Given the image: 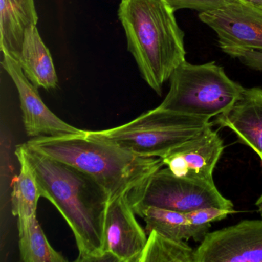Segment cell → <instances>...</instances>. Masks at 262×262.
<instances>
[{
    "label": "cell",
    "instance_id": "1",
    "mask_svg": "<svg viewBox=\"0 0 262 262\" xmlns=\"http://www.w3.org/2000/svg\"><path fill=\"white\" fill-rule=\"evenodd\" d=\"M34 172L41 197L48 199L71 228L77 245L76 261H108L105 220L110 202L107 191L86 173L33 149L16 147Z\"/></svg>",
    "mask_w": 262,
    "mask_h": 262
},
{
    "label": "cell",
    "instance_id": "2",
    "mask_svg": "<svg viewBox=\"0 0 262 262\" xmlns=\"http://www.w3.org/2000/svg\"><path fill=\"white\" fill-rule=\"evenodd\" d=\"M166 0H122L118 16L141 76L159 96L185 62V34Z\"/></svg>",
    "mask_w": 262,
    "mask_h": 262
},
{
    "label": "cell",
    "instance_id": "3",
    "mask_svg": "<svg viewBox=\"0 0 262 262\" xmlns=\"http://www.w3.org/2000/svg\"><path fill=\"white\" fill-rule=\"evenodd\" d=\"M27 143L93 177L107 191L110 201L129 193L164 165L161 158L137 156L85 130L70 136L33 138Z\"/></svg>",
    "mask_w": 262,
    "mask_h": 262
},
{
    "label": "cell",
    "instance_id": "4",
    "mask_svg": "<svg viewBox=\"0 0 262 262\" xmlns=\"http://www.w3.org/2000/svg\"><path fill=\"white\" fill-rule=\"evenodd\" d=\"M210 125H213L208 118L157 107L124 125L88 133L137 156L162 159Z\"/></svg>",
    "mask_w": 262,
    "mask_h": 262
},
{
    "label": "cell",
    "instance_id": "5",
    "mask_svg": "<svg viewBox=\"0 0 262 262\" xmlns=\"http://www.w3.org/2000/svg\"><path fill=\"white\" fill-rule=\"evenodd\" d=\"M169 80V91L159 108L210 119L229 110L245 90L214 62L194 65L185 61Z\"/></svg>",
    "mask_w": 262,
    "mask_h": 262
},
{
    "label": "cell",
    "instance_id": "6",
    "mask_svg": "<svg viewBox=\"0 0 262 262\" xmlns=\"http://www.w3.org/2000/svg\"><path fill=\"white\" fill-rule=\"evenodd\" d=\"M133 210L156 207L188 213L206 207L231 210L234 205L214 184L179 177L161 168L128 193Z\"/></svg>",
    "mask_w": 262,
    "mask_h": 262
},
{
    "label": "cell",
    "instance_id": "7",
    "mask_svg": "<svg viewBox=\"0 0 262 262\" xmlns=\"http://www.w3.org/2000/svg\"><path fill=\"white\" fill-rule=\"evenodd\" d=\"M199 19L215 32L221 49L229 56L262 51V9L236 0L219 10L200 13Z\"/></svg>",
    "mask_w": 262,
    "mask_h": 262
},
{
    "label": "cell",
    "instance_id": "8",
    "mask_svg": "<svg viewBox=\"0 0 262 262\" xmlns=\"http://www.w3.org/2000/svg\"><path fill=\"white\" fill-rule=\"evenodd\" d=\"M194 262H262V219L208 232L194 250Z\"/></svg>",
    "mask_w": 262,
    "mask_h": 262
},
{
    "label": "cell",
    "instance_id": "9",
    "mask_svg": "<svg viewBox=\"0 0 262 262\" xmlns=\"http://www.w3.org/2000/svg\"><path fill=\"white\" fill-rule=\"evenodd\" d=\"M1 65L14 82L19 93L27 136L32 139L42 136L57 137L79 134L84 131L64 122L46 105L38 88L27 79L18 61L4 55Z\"/></svg>",
    "mask_w": 262,
    "mask_h": 262
},
{
    "label": "cell",
    "instance_id": "10",
    "mask_svg": "<svg viewBox=\"0 0 262 262\" xmlns=\"http://www.w3.org/2000/svg\"><path fill=\"white\" fill-rule=\"evenodd\" d=\"M128 193L110 201L105 220V253L110 261L140 262L148 242L136 217Z\"/></svg>",
    "mask_w": 262,
    "mask_h": 262
},
{
    "label": "cell",
    "instance_id": "11",
    "mask_svg": "<svg viewBox=\"0 0 262 262\" xmlns=\"http://www.w3.org/2000/svg\"><path fill=\"white\" fill-rule=\"evenodd\" d=\"M212 125L162 158L164 165L179 177L214 184L213 173L225 149Z\"/></svg>",
    "mask_w": 262,
    "mask_h": 262
},
{
    "label": "cell",
    "instance_id": "12",
    "mask_svg": "<svg viewBox=\"0 0 262 262\" xmlns=\"http://www.w3.org/2000/svg\"><path fill=\"white\" fill-rule=\"evenodd\" d=\"M212 125L231 129L262 163V89H245L229 110L216 116Z\"/></svg>",
    "mask_w": 262,
    "mask_h": 262
},
{
    "label": "cell",
    "instance_id": "13",
    "mask_svg": "<svg viewBox=\"0 0 262 262\" xmlns=\"http://www.w3.org/2000/svg\"><path fill=\"white\" fill-rule=\"evenodd\" d=\"M34 0H0V49L3 55L19 60L26 33L36 27Z\"/></svg>",
    "mask_w": 262,
    "mask_h": 262
},
{
    "label": "cell",
    "instance_id": "14",
    "mask_svg": "<svg viewBox=\"0 0 262 262\" xmlns=\"http://www.w3.org/2000/svg\"><path fill=\"white\" fill-rule=\"evenodd\" d=\"M18 62L36 88L50 90L57 87L59 79L51 53L42 41L37 26L27 30Z\"/></svg>",
    "mask_w": 262,
    "mask_h": 262
},
{
    "label": "cell",
    "instance_id": "15",
    "mask_svg": "<svg viewBox=\"0 0 262 262\" xmlns=\"http://www.w3.org/2000/svg\"><path fill=\"white\" fill-rule=\"evenodd\" d=\"M134 211L145 222V230L148 234L155 230L176 240L188 241L192 238L201 243L211 228V225H193L186 213L179 211L156 207L139 208Z\"/></svg>",
    "mask_w": 262,
    "mask_h": 262
},
{
    "label": "cell",
    "instance_id": "16",
    "mask_svg": "<svg viewBox=\"0 0 262 262\" xmlns=\"http://www.w3.org/2000/svg\"><path fill=\"white\" fill-rule=\"evenodd\" d=\"M20 164L19 176L13 182L12 191V211L18 217V230L28 228L36 217L39 198V186L34 172L28 162L20 156H16Z\"/></svg>",
    "mask_w": 262,
    "mask_h": 262
},
{
    "label": "cell",
    "instance_id": "17",
    "mask_svg": "<svg viewBox=\"0 0 262 262\" xmlns=\"http://www.w3.org/2000/svg\"><path fill=\"white\" fill-rule=\"evenodd\" d=\"M140 262H194V250L185 241L176 240L152 230Z\"/></svg>",
    "mask_w": 262,
    "mask_h": 262
},
{
    "label": "cell",
    "instance_id": "18",
    "mask_svg": "<svg viewBox=\"0 0 262 262\" xmlns=\"http://www.w3.org/2000/svg\"><path fill=\"white\" fill-rule=\"evenodd\" d=\"M20 257L25 262H66L67 259L56 251L47 240L37 216L28 228L19 232Z\"/></svg>",
    "mask_w": 262,
    "mask_h": 262
},
{
    "label": "cell",
    "instance_id": "19",
    "mask_svg": "<svg viewBox=\"0 0 262 262\" xmlns=\"http://www.w3.org/2000/svg\"><path fill=\"white\" fill-rule=\"evenodd\" d=\"M171 8L177 11L183 9L197 10L200 13L214 11L226 7L236 0H166Z\"/></svg>",
    "mask_w": 262,
    "mask_h": 262
},
{
    "label": "cell",
    "instance_id": "20",
    "mask_svg": "<svg viewBox=\"0 0 262 262\" xmlns=\"http://www.w3.org/2000/svg\"><path fill=\"white\" fill-rule=\"evenodd\" d=\"M235 213L234 210L223 209L217 207H206L186 213L191 224L195 225H211V222L225 219L228 214Z\"/></svg>",
    "mask_w": 262,
    "mask_h": 262
},
{
    "label": "cell",
    "instance_id": "21",
    "mask_svg": "<svg viewBox=\"0 0 262 262\" xmlns=\"http://www.w3.org/2000/svg\"><path fill=\"white\" fill-rule=\"evenodd\" d=\"M245 2L249 3L258 8L262 9V0H243Z\"/></svg>",
    "mask_w": 262,
    "mask_h": 262
},
{
    "label": "cell",
    "instance_id": "22",
    "mask_svg": "<svg viewBox=\"0 0 262 262\" xmlns=\"http://www.w3.org/2000/svg\"><path fill=\"white\" fill-rule=\"evenodd\" d=\"M256 206L257 207V210H258L259 214H260V217L262 219V194L257 199V202H256Z\"/></svg>",
    "mask_w": 262,
    "mask_h": 262
}]
</instances>
